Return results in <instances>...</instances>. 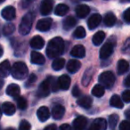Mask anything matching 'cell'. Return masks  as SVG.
I'll return each mask as SVG.
<instances>
[{
  "label": "cell",
  "instance_id": "7a4b0ae2",
  "mask_svg": "<svg viewBox=\"0 0 130 130\" xmlns=\"http://www.w3.org/2000/svg\"><path fill=\"white\" fill-rule=\"evenodd\" d=\"M29 70H28L27 65L22 61H17L13 65L11 70V74L13 78L15 79L22 80L27 78Z\"/></svg>",
  "mask_w": 130,
  "mask_h": 130
},
{
  "label": "cell",
  "instance_id": "816d5d0a",
  "mask_svg": "<svg viewBox=\"0 0 130 130\" xmlns=\"http://www.w3.org/2000/svg\"><path fill=\"white\" fill-rule=\"evenodd\" d=\"M1 116H2V110H0V119H1Z\"/></svg>",
  "mask_w": 130,
  "mask_h": 130
},
{
  "label": "cell",
  "instance_id": "f5cc1de1",
  "mask_svg": "<svg viewBox=\"0 0 130 130\" xmlns=\"http://www.w3.org/2000/svg\"><path fill=\"white\" fill-rule=\"evenodd\" d=\"M5 2V0H0V4H1V3H4Z\"/></svg>",
  "mask_w": 130,
  "mask_h": 130
},
{
  "label": "cell",
  "instance_id": "f6af8a7d",
  "mask_svg": "<svg viewBox=\"0 0 130 130\" xmlns=\"http://www.w3.org/2000/svg\"><path fill=\"white\" fill-rule=\"evenodd\" d=\"M59 130H72V127L69 124H62L59 127Z\"/></svg>",
  "mask_w": 130,
  "mask_h": 130
},
{
  "label": "cell",
  "instance_id": "f907efd6",
  "mask_svg": "<svg viewBox=\"0 0 130 130\" xmlns=\"http://www.w3.org/2000/svg\"><path fill=\"white\" fill-rule=\"evenodd\" d=\"M3 86H4V80H3L2 78H0V89L2 88Z\"/></svg>",
  "mask_w": 130,
  "mask_h": 130
},
{
  "label": "cell",
  "instance_id": "8992f818",
  "mask_svg": "<svg viewBox=\"0 0 130 130\" xmlns=\"http://www.w3.org/2000/svg\"><path fill=\"white\" fill-rule=\"evenodd\" d=\"M113 48L114 45L110 41L105 43L104 45H103L101 50H100V58L103 60L109 58L113 53Z\"/></svg>",
  "mask_w": 130,
  "mask_h": 130
},
{
  "label": "cell",
  "instance_id": "4fadbf2b",
  "mask_svg": "<svg viewBox=\"0 0 130 130\" xmlns=\"http://www.w3.org/2000/svg\"><path fill=\"white\" fill-rule=\"evenodd\" d=\"M50 111H49L48 108L45 106H41L37 111V116L38 119H39L41 122H45L50 118Z\"/></svg>",
  "mask_w": 130,
  "mask_h": 130
},
{
  "label": "cell",
  "instance_id": "d6986e66",
  "mask_svg": "<svg viewBox=\"0 0 130 130\" xmlns=\"http://www.w3.org/2000/svg\"><path fill=\"white\" fill-rule=\"evenodd\" d=\"M71 56L77 58H83L86 55V49L82 45H77L72 48L71 52Z\"/></svg>",
  "mask_w": 130,
  "mask_h": 130
},
{
  "label": "cell",
  "instance_id": "52a82bcc",
  "mask_svg": "<svg viewBox=\"0 0 130 130\" xmlns=\"http://www.w3.org/2000/svg\"><path fill=\"white\" fill-rule=\"evenodd\" d=\"M1 15L2 17L6 21H12L15 18L16 16V10L13 6H6L1 12Z\"/></svg>",
  "mask_w": 130,
  "mask_h": 130
},
{
  "label": "cell",
  "instance_id": "836d02e7",
  "mask_svg": "<svg viewBox=\"0 0 130 130\" xmlns=\"http://www.w3.org/2000/svg\"><path fill=\"white\" fill-rule=\"evenodd\" d=\"M87 35V32H86V29H84L83 27L79 26L73 32V37L75 38H78V39H81V38H84Z\"/></svg>",
  "mask_w": 130,
  "mask_h": 130
},
{
  "label": "cell",
  "instance_id": "e575fe53",
  "mask_svg": "<svg viewBox=\"0 0 130 130\" xmlns=\"http://www.w3.org/2000/svg\"><path fill=\"white\" fill-rule=\"evenodd\" d=\"M15 30V26L13 25L12 22H8L3 28V34L5 36H9V35L13 34Z\"/></svg>",
  "mask_w": 130,
  "mask_h": 130
},
{
  "label": "cell",
  "instance_id": "74e56055",
  "mask_svg": "<svg viewBox=\"0 0 130 130\" xmlns=\"http://www.w3.org/2000/svg\"><path fill=\"white\" fill-rule=\"evenodd\" d=\"M31 126L27 120H22L19 126V130H30Z\"/></svg>",
  "mask_w": 130,
  "mask_h": 130
},
{
  "label": "cell",
  "instance_id": "bcb514c9",
  "mask_svg": "<svg viewBox=\"0 0 130 130\" xmlns=\"http://www.w3.org/2000/svg\"><path fill=\"white\" fill-rule=\"evenodd\" d=\"M56 129H57V126H56V125L51 124V125H49V126H45L44 130H56Z\"/></svg>",
  "mask_w": 130,
  "mask_h": 130
},
{
  "label": "cell",
  "instance_id": "ffe728a7",
  "mask_svg": "<svg viewBox=\"0 0 130 130\" xmlns=\"http://www.w3.org/2000/svg\"><path fill=\"white\" fill-rule=\"evenodd\" d=\"M75 12H76V14L78 17H79V18H85V17L87 16V14L90 12V8L87 5H79V6H78L76 7Z\"/></svg>",
  "mask_w": 130,
  "mask_h": 130
},
{
  "label": "cell",
  "instance_id": "83f0119b",
  "mask_svg": "<svg viewBox=\"0 0 130 130\" xmlns=\"http://www.w3.org/2000/svg\"><path fill=\"white\" fill-rule=\"evenodd\" d=\"M69 12V6L65 4H59L54 9V13L57 16H63Z\"/></svg>",
  "mask_w": 130,
  "mask_h": 130
},
{
  "label": "cell",
  "instance_id": "f1b7e54d",
  "mask_svg": "<svg viewBox=\"0 0 130 130\" xmlns=\"http://www.w3.org/2000/svg\"><path fill=\"white\" fill-rule=\"evenodd\" d=\"M116 22H117V18L112 13H109L103 18V22L107 27H112L115 25Z\"/></svg>",
  "mask_w": 130,
  "mask_h": 130
},
{
  "label": "cell",
  "instance_id": "7c38bea8",
  "mask_svg": "<svg viewBox=\"0 0 130 130\" xmlns=\"http://www.w3.org/2000/svg\"><path fill=\"white\" fill-rule=\"evenodd\" d=\"M11 65H10L9 61L6 60V61H2L0 63V78H6V77L9 76L11 73Z\"/></svg>",
  "mask_w": 130,
  "mask_h": 130
},
{
  "label": "cell",
  "instance_id": "484cf974",
  "mask_svg": "<svg viewBox=\"0 0 130 130\" xmlns=\"http://www.w3.org/2000/svg\"><path fill=\"white\" fill-rule=\"evenodd\" d=\"M94 71L92 67L88 68V69L85 71V73H84V75H83V78H82V84H83L84 87L88 86V84L91 82L93 75H94Z\"/></svg>",
  "mask_w": 130,
  "mask_h": 130
},
{
  "label": "cell",
  "instance_id": "30bf717a",
  "mask_svg": "<svg viewBox=\"0 0 130 130\" xmlns=\"http://www.w3.org/2000/svg\"><path fill=\"white\" fill-rule=\"evenodd\" d=\"M107 128V122L104 119H96L91 124L88 130H106Z\"/></svg>",
  "mask_w": 130,
  "mask_h": 130
},
{
  "label": "cell",
  "instance_id": "5bb4252c",
  "mask_svg": "<svg viewBox=\"0 0 130 130\" xmlns=\"http://www.w3.org/2000/svg\"><path fill=\"white\" fill-rule=\"evenodd\" d=\"M71 78L68 75H61L59 78H58V86L59 88L62 89V90H68L71 86Z\"/></svg>",
  "mask_w": 130,
  "mask_h": 130
},
{
  "label": "cell",
  "instance_id": "f546056e",
  "mask_svg": "<svg viewBox=\"0 0 130 130\" xmlns=\"http://www.w3.org/2000/svg\"><path fill=\"white\" fill-rule=\"evenodd\" d=\"M105 38V33L103 31H98L93 36L92 41L94 45H100Z\"/></svg>",
  "mask_w": 130,
  "mask_h": 130
},
{
  "label": "cell",
  "instance_id": "ab89813d",
  "mask_svg": "<svg viewBox=\"0 0 130 130\" xmlns=\"http://www.w3.org/2000/svg\"><path fill=\"white\" fill-rule=\"evenodd\" d=\"M122 99L124 103H130V90H126L122 94Z\"/></svg>",
  "mask_w": 130,
  "mask_h": 130
},
{
  "label": "cell",
  "instance_id": "cb8c5ba5",
  "mask_svg": "<svg viewBox=\"0 0 130 130\" xmlns=\"http://www.w3.org/2000/svg\"><path fill=\"white\" fill-rule=\"evenodd\" d=\"M2 110H3V111H4V113L8 116L13 115V114L15 113V111H16L15 106L12 103H10V102H6V103H3Z\"/></svg>",
  "mask_w": 130,
  "mask_h": 130
},
{
  "label": "cell",
  "instance_id": "e0dca14e",
  "mask_svg": "<svg viewBox=\"0 0 130 130\" xmlns=\"http://www.w3.org/2000/svg\"><path fill=\"white\" fill-rule=\"evenodd\" d=\"M53 5L54 3L51 0H44L40 6V13L42 15H47L51 13L53 10Z\"/></svg>",
  "mask_w": 130,
  "mask_h": 130
},
{
  "label": "cell",
  "instance_id": "9c48e42d",
  "mask_svg": "<svg viewBox=\"0 0 130 130\" xmlns=\"http://www.w3.org/2000/svg\"><path fill=\"white\" fill-rule=\"evenodd\" d=\"M52 22L53 20L51 18H45V19H41L37 23V29H38L39 31L42 32H45V31L49 30V29L52 26Z\"/></svg>",
  "mask_w": 130,
  "mask_h": 130
},
{
  "label": "cell",
  "instance_id": "681fc988",
  "mask_svg": "<svg viewBox=\"0 0 130 130\" xmlns=\"http://www.w3.org/2000/svg\"><path fill=\"white\" fill-rule=\"evenodd\" d=\"M3 54H4V49H3L2 45H0V57L3 55Z\"/></svg>",
  "mask_w": 130,
  "mask_h": 130
},
{
  "label": "cell",
  "instance_id": "2e32d148",
  "mask_svg": "<svg viewBox=\"0 0 130 130\" xmlns=\"http://www.w3.org/2000/svg\"><path fill=\"white\" fill-rule=\"evenodd\" d=\"M29 45L32 48L34 49H42L45 45V40L43 38H41L40 36H35L31 38L30 42H29Z\"/></svg>",
  "mask_w": 130,
  "mask_h": 130
},
{
  "label": "cell",
  "instance_id": "9a60e30c",
  "mask_svg": "<svg viewBox=\"0 0 130 130\" xmlns=\"http://www.w3.org/2000/svg\"><path fill=\"white\" fill-rule=\"evenodd\" d=\"M30 61L34 64L43 65L45 62V59L42 54L37 51H33L30 54Z\"/></svg>",
  "mask_w": 130,
  "mask_h": 130
},
{
  "label": "cell",
  "instance_id": "6da1fadb",
  "mask_svg": "<svg viewBox=\"0 0 130 130\" xmlns=\"http://www.w3.org/2000/svg\"><path fill=\"white\" fill-rule=\"evenodd\" d=\"M64 51V41L60 37L51 39L46 46V55L50 59L57 58Z\"/></svg>",
  "mask_w": 130,
  "mask_h": 130
},
{
  "label": "cell",
  "instance_id": "ee69618b",
  "mask_svg": "<svg viewBox=\"0 0 130 130\" xmlns=\"http://www.w3.org/2000/svg\"><path fill=\"white\" fill-rule=\"evenodd\" d=\"M72 94H73V96H75V97H78V96L81 94V91H80L79 87H78V86H75V87H73Z\"/></svg>",
  "mask_w": 130,
  "mask_h": 130
},
{
  "label": "cell",
  "instance_id": "60d3db41",
  "mask_svg": "<svg viewBox=\"0 0 130 130\" xmlns=\"http://www.w3.org/2000/svg\"><path fill=\"white\" fill-rule=\"evenodd\" d=\"M123 19L126 23H130V7L127 8L123 13Z\"/></svg>",
  "mask_w": 130,
  "mask_h": 130
},
{
  "label": "cell",
  "instance_id": "c3c4849f",
  "mask_svg": "<svg viewBox=\"0 0 130 130\" xmlns=\"http://www.w3.org/2000/svg\"><path fill=\"white\" fill-rule=\"evenodd\" d=\"M126 117L128 119H130V109L126 111Z\"/></svg>",
  "mask_w": 130,
  "mask_h": 130
},
{
  "label": "cell",
  "instance_id": "d590c367",
  "mask_svg": "<svg viewBox=\"0 0 130 130\" xmlns=\"http://www.w3.org/2000/svg\"><path fill=\"white\" fill-rule=\"evenodd\" d=\"M119 115L118 114H111V115L109 117V125H110V127L111 129H113L116 126H117L118 122H119Z\"/></svg>",
  "mask_w": 130,
  "mask_h": 130
},
{
  "label": "cell",
  "instance_id": "603a6c76",
  "mask_svg": "<svg viewBox=\"0 0 130 130\" xmlns=\"http://www.w3.org/2000/svg\"><path fill=\"white\" fill-rule=\"evenodd\" d=\"M77 103H78L80 107H82V108L89 109L92 106L93 100H92V98L89 97V96H82L81 98H79V99L77 101Z\"/></svg>",
  "mask_w": 130,
  "mask_h": 130
},
{
  "label": "cell",
  "instance_id": "277c9868",
  "mask_svg": "<svg viewBox=\"0 0 130 130\" xmlns=\"http://www.w3.org/2000/svg\"><path fill=\"white\" fill-rule=\"evenodd\" d=\"M115 75L111 71H104L99 76V80L101 86L106 88H110L115 83Z\"/></svg>",
  "mask_w": 130,
  "mask_h": 130
},
{
  "label": "cell",
  "instance_id": "ac0fdd59",
  "mask_svg": "<svg viewBox=\"0 0 130 130\" xmlns=\"http://www.w3.org/2000/svg\"><path fill=\"white\" fill-rule=\"evenodd\" d=\"M20 93H21V88L16 84H11L6 88V94L9 96H11V97H14V98L19 97Z\"/></svg>",
  "mask_w": 130,
  "mask_h": 130
},
{
  "label": "cell",
  "instance_id": "d4e9b609",
  "mask_svg": "<svg viewBox=\"0 0 130 130\" xmlns=\"http://www.w3.org/2000/svg\"><path fill=\"white\" fill-rule=\"evenodd\" d=\"M118 74L119 75H123L124 73H126L129 69V64L128 62L124 59H121L118 61Z\"/></svg>",
  "mask_w": 130,
  "mask_h": 130
},
{
  "label": "cell",
  "instance_id": "4dcf8cb0",
  "mask_svg": "<svg viewBox=\"0 0 130 130\" xmlns=\"http://www.w3.org/2000/svg\"><path fill=\"white\" fill-rule=\"evenodd\" d=\"M62 25L64 29H68L69 30V29H71V28H73L76 25V19L72 16H68L67 18L63 21Z\"/></svg>",
  "mask_w": 130,
  "mask_h": 130
},
{
  "label": "cell",
  "instance_id": "44dd1931",
  "mask_svg": "<svg viewBox=\"0 0 130 130\" xmlns=\"http://www.w3.org/2000/svg\"><path fill=\"white\" fill-rule=\"evenodd\" d=\"M81 67V63L78 60H70L67 63V70L71 73H76Z\"/></svg>",
  "mask_w": 130,
  "mask_h": 130
},
{
  "label": "cell",
  "instance_id": "8d00e7d4",
  "mask_svg": "<svg viewBox=\"0 0 130 130\" xmlns=\"http://www.w3.org/2000/svg\"><path fill=\"white\" fill-rule=\"evenodd\" d=\"M16 103H17V106L20 110H25L28 106V103L27 100L25 99L22 96H19L16 98Z\"/></svg>",
  "mask_w": 130,
  "mask_h": 130
},
{
  "label": "cell",
  "instance_id": "8fae6325",
  "mask_svg": "<svg viewBox=\"0 0 130 130\" xmlns=\"http://www.w3.org/2000/svg\"><path fill=\"white\" fill-rule=\"evenodd\" d=\"M102 22V16L98 13H94L92 14L89 17L88 21H87V26L90 29H94L96 27L99 26V24Z\"/></svg>",
  "mask_w": 130,
  "mask_h": 130
},
{
  "label": "cell",
  "instance_id": "5b68a950",
  "mask_svg": "<svg viewBox=\"0 0 130 130\" xmlns=\"http://www.w3.org/2000/svg\"><path fill=\"white\" fill-rule=\"evenodd\" d=\"M51 80H52V77H48L40 84L38 89V95L39 97H45L49 95L51 90Z\"/></svg>",
  "mask_w": 130,
  "mask_h": 130
},
{
  "label": "cell",
  "instance_id": "b9f144b4",
  "mask_svg": "<svg viewBox=\"0 0 130 130\" xmlns=\"http://www.w3.org/2000/svg\"><path fill=\"white\" fill-rule=\"evenodd\" d=\"M123 52L127 54H130V38L125 42V45L123 46Z\"/></svg>",
  "mask_w": 130,
  "mask_h": 130
},
{
  "label": "cell",
  "instance_id": "d6a6232c",
  "mask_svg": "<svg viewBox=\"0 0 130 130\" xmlns=\"http://www.w3.org/2000/svg\"><path fill=\"white\" fill-rule=\"evenodd\" d=\"M92 94L95 97H102L104 94V87L101 85H95L92 89Z\"/></svg>",
  "mask_w": 130,
  "mask_h": 130
},
{
  "label": "cell",
  "instance_id": "f35d334b",
  "mask_svg": "<svg viewBox=\"0 0 130 130\" xmlns=\"http://www.w3.org/2000/svg\"><path fill=\"white\" fill-rule=\"evenodd\" d=\"M119 130H130V122L127 120H124L119 125Z\"/></svg>",
  "mask_w": 130,
  "mask_h": 130
},
{
  "label": "cell",
  "instance_id": "4316f807",
  "mask_svg": "<svg viewBox=\"0 0 130 130\" xmlns=\"http://www.w3.org/2000/svg\"><path fill=\"white\" fill-rule=\"evenodd\" d=\"M110 104L112 107H115V108H119V109H122L124 107V103L121 100V98L119 97L117 94H114L111 96L110 100Z\"/></svg>",
  "mask_w": 130,
  "mask_h": 130
},
{
  "label": "cell",
  "instance_id": "7bdbcfd3",
  "mask_svg": "<svg viewBox=\"0 0 130 130\" xmlns=\"http://www.w3.org/2000/svg\"><path fill=\"white\" fill-rule=\"evenodd\" d=\"M37 80V76L35 74H31L30 76L29 77V78H28V81L27 83H26V85H27V87H29L30 84H33L34 82H36Z\"/></svg>",
  "mask_w": 130,
  "mask_h": 130
},
{
  "label": "cell",
  "instance_id": "7402d4cb",
  "mask_svg": "<svg viewBox=\"0 0 130 130\" xmlns=\"http://www.w3.org/2000/svg\"><path fill=\"white\" fill-rule=\"evenodd\" d=\"M65 113V109L61 105H56L52 110V116L54 119H61Z\"/></svg>",
  "mask_w": 130,
  "mask_h": 130
},
{
  "label": "cell",
  "instance_id": "3957f363",
  "mask_svg": "<svg viewBox=\"0 0 130 130\" xmlns=\"http://www.w3.org/2000/svg\"><path fill=\"white\" fill-rule=\"evenodd\" d=\"M33 21H34V14L33 13H28L22 17L21 24L19 26V32L22 36L29 34V31L31 29L33 24Z\"/></svg>",
  "mask_w": 130,
  "mask_h": 130
},
{
  "label": "cell",
  "instance_id": "1f68e13d",
  "mask_svg": "<svg viewBox=\"0 0 130 130\" xmlns=\"http://www.w3.org/2000/svg\"><path fill=\"white\" fill-rule=\"evenodd\" d=\"M65 65V60L63 58H56L52 63V68L54 71H60L61 70Z\"/></svg>",
  "mask_w": 130,
  "mask_h": 130
},
{
  "label": "cell",
  "instance_id": "7dc6e473",
  "mask_svg": "<svg viewBox=\"0 0 130 130\" xmlns=\"http://www.w3.org/2000/svg\"><path fill=\"white\" fill-rule=\"evenodd\" d=\"M124 85H125V87H130V75L126 77V78L125 79Z\"/></svg>",
  "mask_w": 130,
  "mask_h": 130
},
{
  "label": "cell",
  "instance_id": "db71d44e",
  "mask_svg": "<svg viewBox=\"0 0 130 130\" xmlns=\"http://www.w3.org/2000/svg\"><path fill=\"white\" fill-rule=\"evenodd\" d=\"M6 130H14L13 128H8V129H6Z\"/></svg>",
  "mask_w": 130,
  "mask_h": 130
},
{
  "label": "cell",
  "instance_id": "ba28073f",
  "mask_svg": "<svg viewBox=\"0 0 130 130\" xmlns=\"http://www.w3.org/2000/svg\"><path fill=\"white\" fill-rule=\"evenodd\" d=\"M87 119L84 116H79V117L76 118L73 120L72 123V129L73 130H84L85 127L87 126Z\"/></svg>",
  "mask_w": 130,
  "mask_h": 130
}]
</instances>
